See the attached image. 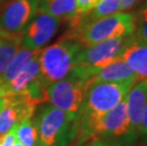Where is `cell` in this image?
Returning a JSON list of instances; mask_svg holds the SVG:
<instances>
[{"label": "cell", "mask_w": 147, "mask_h": 146, "mask_svg": "<svg viewBox=\"0 0 147 146\" xmlns=\"http://www.w3.org/2000/svg\"><path fill=\"white\" fill-rule=\"evenodd\" d=\"M144 0H120V11H126L132 10L140 3L143 2Z\"/></svg>", "instance_id": "23"}, {"label": "cell", "mask_w": 147, "mask_h": 146, "mask_svg": "<svg viewBox=\"0 0 147 146\" xmlns=\"http://www.w3.org/2000/svg\"><path fill=\"white\" fill-rule=\"evenodd\" d=\"M133 34L110 38L97 44L83 46L75 58V66H102L121 56L123 50L134 41Z\"/></svg>", "instance_id": "7"}, {"label": "cell", "mask_w": 147, "mask_h": 146, "mask_svg": "<svg viewBox=\"0 0 147 146\" xmlns=\"http://www.w3.org/2000/svg\"><path fill=\"white\" fill-rule=\"evenodd\" d=\"M133 85L94 82L86 85L82 108L78 115V131L88 137L89 131L100 118L125 98Z\"/></svg>", "instance_id": "1"}, {"label": "cell", "mask_w": 147, "mask_h": 146, "mask_svg": "<svg viewBox=\"0 0 147 146\" xmlns=\"http://www.w3.org/2000/svg\"><path fill=\"white\" fill-rule=\"evenodd\" d=\"M7 1H9V0H0V4H1V3H4V2H7Z\"/></svg>", "instance_id": "29"}, {"label": "cell", "mask_w": 147, "mask_h": 146, "mask_svg": "<svg viewBox=\"0 0 147 146\" xmlns=\"http://www.w3.org/2000/svg\"><path fill=\"white\" fill-rule=\"evenodd\" d=\"M8 92L5 88V85L3 83H0V98L2 97H8Z\"/></svg>", "instance_id": "26"}, {"label": "cell", "mask_w": 147, "mask_h": 146, "mask_svg": "<svg viewBox=\"0 0 147 146\" xmlns=\"http://www.w3.org/2000/svg\"><path fill=\"white\" fill-rule=\"evenodd\" d=\"M140 133L147 135V104H146L144 112H143L142 124H140Z\"/></svg>", "instance_id": "25"}, {"label": "cell", "mask_w": 147, "mask_h": 146, "mask_svg": "<svg viewBox=\"0 0 147 146\" xmlns=\"http://www.w3.org/2000/svg\"><path fill=\"white\" fill-rule=\"evenodd\" d=\"M17 125L18 124H15L10 131L7 132L4 135H2V137L0 138V146H12L13 145L15 139H16L15 133H16Z\"/></svg>", "instance_id": "22"}, {"label": "cell", "mask_w": 147, "mask_h": 146, "mask_svg": "<svg viewBox=\"0 0 147 146\" xmlns=\"http://www.w3.org/2000/svg\"><path fill=\"white\" fill-rule=\"evenodd\" d=\"M83 46L77 40L62 36L53 45L42 49L40 67L47 85H51L68 75L75 67V58Z\"/></svg>", "instance_id": "4"}, {"label": "cell", "mask_w": 147, "mask_h": 146, "mask_svg": "<svg viewBox=\"0 0 147 146\" xmlns=\"http://www.w3.org/2000/svg\"><path fill=\"white\" fill-rule=\"evenodd\" d=\"M81 16L77 21L70 24V30L63 36L77 40L84 46L94 45L110 38L130 35L136 30L137 17L130 12H116L86 23L82 22Z\"/></svg>", "instance_id": "2"}, {"label": "cell", "mask_w": 147, "mask_h": 146, "mask_svg": "<svg viewBox=\"0 0 147 146\" xmlns=\"http://www.w3.org/2000/svg\"><path fill=\"white\" fill-rule=\"evenodd\" d=\"M92 146H121L119 143H116L113 141H107L104 139H95L91 142Z\"/></svg>", "instance_id": "24"}, {"label": "cell", "mask_w": 147, "mask_h": 146, "mask_svg": "<svg viewBox=\"0 0 147 146\" xmlns=\"http://www.w3.org/2000/svg\"><path fill=\"white\" fill-rule=\"evenodd\" d=\"M15 137L24 146H38V132L32 118L18 123Z\"/></svg>", "instance_id": "19"}, {"label": "cell", "mask_w": 147, "mask_h": 146, "mask_svg": "<svg viewBox=\"0 0 147 146\" xmlns=\"http://www.w3.org/2000/svg\"><path fill=\"white\" fill-rule=\"evenodd\" d=\"M37 104L24 95L8 96L0 110V135H4L25 119L32 118Z\"/></svg>", "instance_id": "11"}, {"label": "cell", "mask_w": 147, "mask_h": 146, "mask_svg": "<svg viewBox=\"0 0 147 146\" xmlns=\"http://www.w3.org/2000/svg\"><path fill=\"white\" fill-rule=\"evenodd\" d=\"M1 137H2V136H1V135H0V138H1Z\"/></svg>", "instance_id": "31"}, {"label": "cell", "mask_w": 147, "mask_h": 146, "mask_svg": "<svg viewBox=\"0 0 147 146\" xmlns=\"http://www.w3.org/2000/svg\"><path fill=\"white\" fill-rule=\"evenodd\" d=\"M41 1H42V0H40V2H41Z\"/></svg>", "instance_id": "32"}, {"label": "cell", "mask_w": 147, "mask_h": 146, "mask_svg": "<svg viewBox=\"0 0 147 146\" xmlns=\"http://www.w3.org/2000/svg\"><path fill=\"white\" fill-rule=\"evenodd\" d=\"M136 74L138 81L147 79V45L134 41L120 56Z\"/></svg>", "instance_id": "14"}, {"label": "cell", "mask_w": 147, "mask_h": 146, "mask_svg": "<svg viewBox=\"0 0 147 146\" xmlns=\"http://www.w3.org/2000/svg\"><path fill=\"white\" fill-rule=\"evenodd\" d=\"M22 46V35L0 33V75Z\"/></svg>", "instance_id": "17"}, {"label": "cell", "mask_w": 147, "mask_h": 146, "mask_svg": "<svg viewBox=\"0 0 147 146\" xmlns=\"http://www.w3.org/2000/svg\"><path fill=\"white\" fill-rule=\"evenodd\" d=\"M40 0H12L0 15V33L22 35L38 11Z\"/></svg>", "instance_id": "8"}, {"label": "cell", "mask_w": 147, "mask_h": 146, "mask_svg": "<svg viewBox=\"0 0 147 146\" xmlns=\"http://www.w3.org/2000/svg\"><path fill=\"white\" fill-rule=\"evenodd\" d=\"M5 99H6V97H2V98H0V110H1V108L3 107V105H4Z\"/></svg>", "instance_id": "27"}, {"label": "cell", "mask_w": 147, "mask_h": 146, "mask_svg": "<svg viewBox=\"0 0 147 146\" xmlns=\"http://www.w3.org/2000/svg\"><path fill=\"white\" fill-rule=\"evenodd\" d=\"M129 119H128L125 98L114 108L106 112L97 120L89 131L88 137L102 138H117L129 134Z\"/></svg>", "instance_id": "10"}, {"label": "cell", "mask_w": 147, "mask_h": 146, "mask_svg": "<svg viewBox=\"0 0 147 146\" xmlns=\"http://www.w3.org/2000/svg\"><path fill=\"white\" fill-rule=\"evenodd\" d=\"M41 50L42 49L33 50V49H30L21 46V48L18 49L14 57L11 59L10 64L6 67L4 72L0 75V83H6L13 79L32 60V58Z\"/></svg>", "instance_id": "16"}, {"label": "cell", "mask_w": 147, "mask_h": 146, "mask_svg": "<svg viewBox=\"0 0 147 146\" xmlns=\"http://www.w3.org/2000/svg\"><path fill=\"white\" fill-rule=\"evenodd\" d=\"M86 146H92V145H91V142H90V143H89V144H87Z\"/></svg>", "instance_id": "30"}, {"label": "cell", "mask_w": 147, "mask_h": 146, "mask_svg": "<svg viewBox=\"0 0 147 146\" xmlns=\"http://www.w3.org/2000/svg\"><path fill=\"white\" fill-rule=\"evenodd\" d=\"M120 11V0H100L96 7L88 13L82 14V22H91L100 18L114 14Z\"/></svg>", "instance_id": "18"}, {"label": "cell", "mask_w": 147, "mask_h": 146, "mask_svg": "<svg viewBox=\"0 0 147 146\" xmlns=\"http://www.w3.org/2000/svg\"><path fill=\"white\" fill-rule=\"evenodd\" d=\"M89 83L108 82L134 85L138 78L133 70L120 56L102 66H88Z\"/></svg>", "instance_id": "12"}, {"label": "cell", "mask_w": 147, "mask_h": 146, "mask_svg": "<svg viewBox=\"0 0 147 146\" xmlns=\"http://www.w3.org/2000/svg\"><path fill=\"white\" fill-rule=\"evenodd\" d=\"M41 52V51H40ZM40 52L10 82L3 83L9 96L24 95L37 104L48 101V85L43 80L40 67Z\"/></svg>", "instance_id": "5"}, {"label": "cell", "mask_w": 147, "mask_h": 146, "mask_svg": "<svg viewBox=\"0 0 147 146\" xmlns=\"http://www.w3.org/2000/svg\"><path fill=\"white\" fill-rule=\"evenodd\" d=\"M59 18L62 22L72 23L80 13L78 12L76 0H42L38 6V11Z\"/></svg>", "instance_id": "15"}, {"label": "cell", "mask_w": 147, "mask_h": 146, "mask_svg": "<svg viewBox=\"0 0 147 146\" xmlns=\"http://www.w3.org/2000/svg\"><path fill=\"white\" fill-rule=\"evenodd\" d=\"M125 101L130 126L128 135H136L140 133V124L147 104V79L138 81L131 86Z\"/></svg>", "instance_id": "13"}, {"label": "cell", "mask_w": 147, "mask_h": 146, "mask_svg": "<svg viewBox=\"0 0 147 146\" xmlns=\"http://www.w3.org/2000/svg\"><path fill=\"white\" fill-rule=\"evenodd\" d=\"M62 21L49 14H35L22 34V46L33 50L42 49L55 35Z\"/></svg>", "instance_id": "9"}, {"label": "cell", "mask_w": 147, "mask_h": 146, "mask_svg": "<svg viewBox=\"0 0 147 146\" xmlns=\"http://www.w3.org/2000/svg\"><path fill=\"white\" fill-rule=\"evenodd\" d=\"M86 87V83L68 73L64 79L48 86V102L56 108L78 116L83 105Z\"/></svg>", "instance_id": "6"}, {"label": "cell", "mask_w": 147, "mask_h": 146, "mask_svg": "<svg viewBox=\"0 0 147 146\" xmlns=\"http://www.w3.org/2000/svg\"><path fill=\"white\" fill-rule=\"evenodd\" d=\"M134 36L136 41L147 45V5L137 18V26Z\"/></svg>", "instance_id": "20"}, {"label": "cell", "mask_w": 147, "mask_h": 146, "mask_svg": "<svg viewBox=\"0 0 147 146\" xmlns=\"http://www.w3.org/2000/svg\"><path fill=\"white\" fill-rule=\"evenodd\" d=\"M12 146H24L23 144L21 143V142H19L17 141V139H15V141H14V143H13V145Z\"/></svg>", "instance_id": "28"}, {"label": "cell", "mask_w": 147, "mask_h": 146, "mask_svg": "<svg viewBox=\"0 0 147 146\" xmlns=\"http://www.w3.org/2000/svg\"><path fill=\"white\" fill-rule=\"evenodd\" d=\"M100 0H76V6L80 14H86L96 7Z\"/></svg>", "instance_id": "21"}, {"label": "cell", "mask_w": 147, "mask_h": 146, "mask_svg": "<svg viewBox=\"0 0 147 146\" xmlns=\"http://www.w3.org/2000/svg\"><path fill=\"white\" fill-rule=\"evenodd\" d=\"M78 116L51 104L40 109L34 120L38 132V146H67L78 132Z\"/></svg>", "instance_id": "3"}]
</instances>
